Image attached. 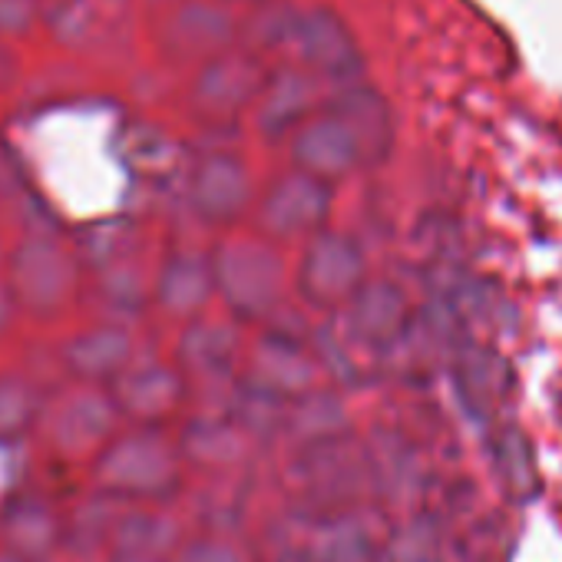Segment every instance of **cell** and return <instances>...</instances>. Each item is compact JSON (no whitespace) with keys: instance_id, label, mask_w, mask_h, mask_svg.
I'll return each mask as SVG.
<instances>
[{"instance_id":"1","label":"cell","mask_w":562,"mask_h":562,"mask_svg":"<svg viewBox=\"0 0 562 562\" xmlns=\"http://www.w3.org/2000/svg\"><path fill=\"white\" fill-rule=\"evenodd\" d=\"M4 278L24 322L57 325L77 295V261L50 232H31L8 248Z\"/></svg>"},{"instance_id":"2","label":"cell","mask_w":562,"mask_h":562,"mask_svg":"<svg viewBox=\"0 0 562 562\" xmlns=\"http://www.w3.org/2000/svg\"><path fill=\"white\" fill-rule=\"evenodd\" d=\"M110 424V404L90 384H60L47 397L34 447L54 467H80L106 450Z\"/></svg>"},{"instance_id":"3","label":"cell","mask_w":562,"mask_h":562,"mask_svg":"<svg viewBox=\"0 0 562 562\" xmlns=\"http://www.w3.org/2000/svg\"><path fill=\"white\" fill-rule=\"evenodd\" d=\"M0 542L27 562H57L67 552V516L54 493L27 486L0 509Z\"/></svg>"},{"instance_id":"4","label":"cell","mask_w":562,"mask_h":562,"mask_svg":"<svg viewBox=\"0 0 562 562\" xmlns=\"http://www.w3.org/2000/svg\"><path fill=\"white\" fill-rule=\"evenodd\" d=\"M50 391L18 361L0 364V437L34 440Z\"/></svg>"},{"instance_id":"5","label":"cell","mask_w":562,"mask_h":562,"mask_svg":"<svg viewBox=\"0 0 562 562\" xmlns=\"http://www.w3.org/2000/svg\"><path fill=\"white\" fill-rule=\"evenodd\" d=\"M60 358H64L67 374L80 381H97L113 371L120 358V341L113 331H100V328L77 331L60 345Z\"/></svg>"},{"instance_id":"6","label":"cell","mask_w":562,"mask_h":562,"mask_svg":"<svg viewBox=\"0 0 562 562\" xmlns=\"http://www.w3.org/2000/svg\"><path fill=\"white\" fill-rule=\"evenodd\" d=\"M34 440L0 437V509L34 483Z\"/></svg>"},{"instance_id":"7","label":"cell","mask_w":562,"mask_h":562,"mask_svg":"<svg viewBox=\"0 0 562 562\" xmlns=\"http://www.w3.org/2000/svg\"><path fill=\"white\" fill-rule=\"evenodd\" d=\"M50 0H0V37L31 41L47 24Z\"/></svg>"},{"instance_id":"8","label":"cell","mask_w":562,"mask_h":562,"mask_svg":"<svg viewBox=\"0 0 562 562\" xmlns=\"http://www.w3.org/2000/svg\"><path fill=\"white\" fill-rule=\"evenodd\" d=\"M27 83V60L18 41L0 37V100H11Z\"/></svg>"},{"instance_id":"9","label":"cell","mask_w":562,"mask_h":562,"mask_svg":"<svg viewBox=\"0 0 562 562\" xmlns=\"http://www.w3.org/2000/svg\"><path fill=\"white\" fill-rule=\"evenodd\" d=\"M18 322H24V315L14 302V292L8 285L4 271H0V341H8L18 331Z\"/></svg>"},{"instance_id":"10","label":"cell","mask_w":562,"mask_h":562,"mask_svg":"<svg viewBox=\"0 0 562 562\" xmlns=\"http://www.w3.org/2000/svg\"><path fill=\"white\" fill-rule=\"evenodd\" d=\"M0 562H27V559H21L14 549H8L4 542H0Z\"/></svg>"},{"instance_id":"11","label":"cell","mask_w":562,"mask_h":562,"mask_svg":"<svg viewBox=\"0 0 562 562\" xmlns=\"http://www.w3.org/2000/svg\"><path fill=\"white\" fill-rule=\"evenodd\" d=\"M4 261H8V245H4V235H0V271H4Z\"/></svg>"}]
</instances>
